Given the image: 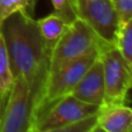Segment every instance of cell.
<instances>
[{"mask_svg":"<svg viewBox=\"0 0 132 132\" xmlns=\"http://www.w3.org/2000/svg\"><path fill=\"white\" fill-rule=\"evenodd\" d=\"M0 32L14 78L26 80L37 109L48 79L50 51L42 39L36 20L26 11L16 12L0 23Z\"/></svg>","mask_w":132,"mask_h":132,"instance_id":"cell-1","label":"cell"},{"mask_svg":"<svg viewBox=\"0 0 132 132\" xmlns=\"http://www.w3.org/2000/svg\"><path fill=\"white\" fill-rule=\"evenodd\" d=\"M107 45L111 44L102 41L85 21L78 18L68 24L65 34L53 46L49 59V73L70 60L94 51H102Z\"/></svg>","mask_w":132,"mask_h":132,"instance_id":"cell-2","label":"cell"},{"mask_svg":"<svg viewBox=\"0 0 132 132\" xmlns=\"http://www.w3.org/2000/svg\"><path fill=\"white\" fill-rule=\"evenodd\" d=\"M100 53L101 51H94L77 59L70 60L49 73L43 96L36 109V118L59 98L71 94L82 75L100 57Z\"/></svg>","mask_w":132,"mask_h":132,"instance_id":"cell-3","label":"cell"},{"mask_svg":"<svg viewBox=\"0 0 132 132\" xmlns=\"http://www.w3.org/2000/svg\"><path fill=\"white\" fill-rule=\"evenodd\" d=\"M36 104L23 78H14V84L0 116V132H34Z\"/></svg>","mask_w":132,"mask_h":132,"instance_id":"cell-4","label":"cell"},{"mask_svg":"<svg viewBox=\"0 0 132 132\" xmlns=\"http://www.w3.org/2000/svg\"><path fill=\"white\" fill-rule=\"evenodd\" d=\"M100 60L104 79V104L126 103L132 82V66L114 45H107L101 51Z\"/></svg>","mask_w":132,"mask_h":132,"instance_id":"cell-5","label":"cell"},{"mask_svg":"<svg viewBox=\"0 0 132 132\" xmlns=\"http://www.w3.org/2000/svg\"><path fill=\"white\" fill-rule=\"evenodd\" d=\"M101 107L75 98L71 94L59 98L51 104L35 121L34 132L46 131L78 123L82 119L96 115Z\"/></svg>","mask_w":132,"mask_h":132,"instance_id":"cell-6","label":"cell"},{"mask_svg":"<svg viewBox=\"0 0 132 132\" xmlns=\"http://www.w3.org/2000/svg\"><path fill=\"white\" fill-rule=\"evenodd\" d=\"M77 13L102 41L114 45L118 19L111 0H77Z\"/></svg>","mask_w":132,"mask_h":132,"instance_id":"cell-7","label":"cell"},{"mask_svg":"<svg viewBox=\"0 0 132 132\" xmlns=\"http://www.w3.org/2000/svg\"><path fill=\"white\" fill-rule=\"evenodd\" d=\"M71 95L82 102L97 107L104 104V79L100 57L82 75L77 86L71 92Z\"/></svg>","mask_w":132,"mask_h":132,"instance_id":"cell-8","label":"cell"},{"mask_svg":"<svg viewBox=\"0 0 132 132\" xmlns=\"http://www.w3.org/2000/svg\"><path fill=\"white\" fill-rule=\"evenodd\" d=\"M96 126L104 132H131V108L126 103L103 104L96 115Z\"/></svg>","mask_w":132,"mask_h":132,"instance_id":"cell-9","label":"cell"},{"mask_svg":"<svg viewBox=\"0 0 132 132\" xmlns=\"http://www.w3.org/2000/svg\"><path fill=\"white\" fill-rule=\"evenodd\" d=\"M39 34L49 51H52L53 46L62 38L65 31L68 28V23H66L59 15L56 13L49 14L45 18H42L36 21Z\"/></svg>","mask_w":132,"mask_h":132,"instance_id":"cell-10","label":"cell"},{"mask_svg":"<svg viewBox=\"0 0 132 132\" xmlns=\"http://www.w3.org/2000/svg\"><path fill=\"white\" fill-rule=\"evenodd\" d=\"M14 84V75L11 68L8 53L5 45L2 34L0 32V100L5 105Z\"/></svg>","mask_w":132,"mask_h":132,"instance_id":"cell-11","label":"cell"},{"mask_svg":"<svg viewBox=\"0 0 132 132\" xmlns=\"http://www.w3.org/2000/svg\"><path fill=\"white\" fill-rule=\"evenodd\" d=\"M114 46L126 63L132 66V21L118 24Z\"/></svg>","mask_w":132,"mask_h":132,"instance_id":"cell-12","label":"cell"},{"mask_svg":"<svg viewBox=\"0 0 132 132\" xmlns=\"http://www.w3.org/2000/svg\"><path fill=\"white\" fill-rule=\"evenodd\" d=\"M53 9L57 15H59L66 23H72L78 19L77 0H51Z\"/></svg>","mask_w":132,"mask_h":132,"instance_id":"cell-13","label":"cell"},{"mask_svg":"<svg viewBox=\"0 0 132 132\" xmlns=\"http://www.w3.org/2000/svg\"><path fill=\"white\" fill-rule=\"evenodd\" d=\"M96 115L87 117V118L82 119V121L78 122V123L71 124V125L67 126L51 129V130H46V131H38V132H92L93 129L96 126Z\"/></svg>","mask_w":132,"mask_h":132,"instance_id":"cell-14","label":"cell"},{"mask_svg":"<svg viewBox=\"0 0 132 132\" xmlns=\"http://www.w3.org/2000/svg\"><path fill=\"white\" fill-rule=\"evenodd\" d=\"M27 9L28 0H0V23L12 14Z\"/></svg>","mask_w":132,"mask_h":132,"instance_id":"cell-15","label":"cell"},{"mask_svg":"<svg viewBox=\"0 0 132 132\" xmlns=\"http://www.w3.org/2000/svg\"><path fill=\"white\" fill-rule=\"evenodd\" d=\"M118 24L132 21V0H111Z\"/></svg>","mask_w":132,"mask_h":132,"instance_id":"cell-16","label":"cell"},{"mask_svg":"<svg viewBox=\"0 0 132 132\" xmlns=\"http://www.w3.org/2000/svg\"><path fill=\"white\" fill-rule=\"evenodd\" d=\"M37 1L38 0H28V9H27V12H28V14L29 15H34V13H35V8H36V5H37Z\"/></svg>","mask_w":132,"mask_h":132,"instance_id":"cell-17","label":"cell"},{"mask_svg":"<svg viewBox=\"0 0 132 132\" xmlns=\"http://www.w3.org/2000/svg\"><path fill=\"white\" fill-rule=\"evenodd\" d=\"M92 132H104V131L101 130V129L98 128V126H95V128L93 129V131H92Z\"/></svg>","mask_w":132,"mask_h":132,"instance_id":"cell-18","label":"cell"},{"mask_svg":"<svg viewBox=\"0 0 132 132\" xmlns=\"http://www.w3.org/2000/svg\"><path fill=\"white\" fill-rule=\"evenodd\" d=\"M1 111H2V102L0 100V116H1Z\"/></svg>","mask_w":132,"mask_h":132,"instance_id":"cell-19","label":"cell"}]
</instances>
